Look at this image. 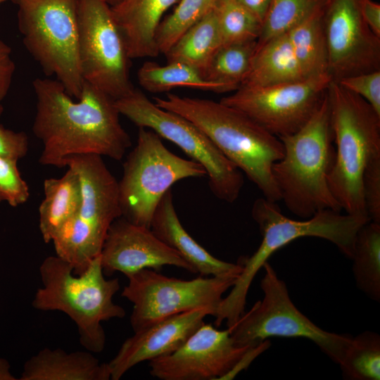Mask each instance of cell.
<instances>
[{
  "label": "cell",
  "instance_id": "6da1fadb",
  "mask_svg": "<svg viewBox=\"0 0 380 380\" xmlns=\"http://www.w3.org/2000/svg\"><path fill=\"white\" fill-rule=\"evenodd\" d=\"M33 132L42 141L39 163L65 167L72 156L94 154L120 160L131 146L120 122L115 100L84 81L75 101L57 80L36 78Z\"/></svg>",
  "mask_w": 380,
  "mask_h": 380
},
{
  "label": "cell",
  "instance_id": "7a4b0ae2",
  "mask_svg": "<svg viewBox=\"0 0 380 380\" xmlns=\"http://www.w3.org/2000/svg\"><path fill=\"white\" fill-rule=\"evenodd\" d=\"M154 103L195 124L265 198L281 201L272 174L273 165L284 152L279 138L243 112L220 101L167 94L165 98L155 97Z\"/></svg>",
  "mask_w": 380,
  "mask_h": 380
},
{
  "label": "cell",
  "instance_id": "3957f363",
  "mask_svg": "<svg viewBox=\"0 0 380 380\" xmlns=\"http://www.w3.org/2000/svg\"><path fill=\"white\" fill-rule=\"evenodd\" d=\"M279 139L284 152L273 165L272 174L286 208L302 219L324 209L341 211L328 184L336 151L327 91L305 125Z\"/></svg>",
  "mask_w": 380,
  "mask_h": 380
},
{
  "label": "cell",
  "instance_id": "277c9868",
  "mask_svg": "<svg viewBox=\"0 0 380 380\" xmlns=\"http://www.w3.org/2000/svg\"><path fill=\"white\" fill-rule=\"evenodd\" d=\"M42 286L32 305L42 311H61L77 325L80 344L93 353L101 352L106 334L101 322L122 318L125 311L113 298L120 289L118 278L106 279L101 254L80 275L60 257L46 258L39 267Z\"/></svg>",
  "mask_w": 380,
  "mask_h": 380
},
{
  "label": "cell",
  "instance_id": "5b68a950",
  "mask_svg": "<svg viewBox=\"0 0 380 380\" xmlns=\"http://www.w3.org/2000/svg\"><path fill=\"white\" fill-rule=\"evenodd\" d=\"M327 96L336 144L329 186L346 213L369 217L362 179L369 160L380 153V115L335 80L329 84Z\"/></svg>",
  "mask_w": 380,
  "mask_h": 380
},
{
  "label": "cell",
  "instance_id": "8992f818",
  "mask_svg": "<svg viewBox=\"0 0 380 380\" xmlns=\"http://www.w3.org/2000/svg\"><path fill=\"white\" fill-rule=\"evenodd\" d=\"M252 216L259 226L262 241L252 255L239 262L242 270L229 293L222 300L224 309L233 315L244 311L253 280L277 251L297 239L312 236L330 241L351 259L357 233L370 220L367 217L341 214L331 209L319 210L309 218L293 220L281 213L277 203L264 197L255 201Z\"/></svg>",
  "mask_w": 380,
  "mask_h": 380
},
{
  "label": "cell",
  "instance_id": "52a82bcc",
  "mask_svg": "<svg viewBox=\"0 0 380 380\" xmlns=\"http://www.w3.org/2000/svg\"><path fill=\"white\" fill-rule=\"evenodd\" d=\"M64 165L78 173L82 199L75 215L52 242L56 255L80 275L101 254L111 224L122 216L118 182L99 155L72 156Z\"/></svg>",
  "mask_w": 380,
  "mask_h": 380
},
{
  "label": "cell",
  "instance_id": "ba28073f",
  "mask_svg": "<svg viewBox=\"0 0 380 380\" xmlns=\"http://www.w3.org/2000/svg\"><path fill=\"white\" fill-rule=\"evenodd\" d=\"M27 50L46 75L78 99L84 80L79 59L77 0H11Z\"/></svg>",
  "mask_w": 380,
  "mask_h": 380
},
{
  "label": "cell",
  "instance_id": "9c48e42d",
  "mask_svg": "<svg viewBox=\"0 0 380 380\" xmlns=\"http://www.w3.org/2000/svg\"><path fill=\"white\" fill-rule=\"evenodd\" d=\"M205 175L200 164L171 152L154 131L139 127L137 144L123 165L118 182L122 217L150 228L159 202L172 185Z\"/></svg>",
  "mask_w": 380,
  "mask_h": 380
},
{
  "label": "cell",
  "instance_id": "30bf717a",
  "mask_svg": "<svg viewBox=\"0 0 380 380\" xmlns=\"http://www.w3.org/2000/svg\"><path fill=\"white\" fill-rule=\"evenodd\" d=\"M120 115L139 127L150 129L177 145L206 172L213 194L227 203L234 202L244 184L243 175L195 124L175 113L163 109L141 90L115 100Z\"/></svg>",
  "mask_w": 380,
  "mask_h": 380
},
{
  "label": "cell",
  "instance_id": "8fae6325",
  "mask_svg": "<svg viewBox=\"0 0 380 380\" xmlns=\"http://www.w3.org/2000/svg\"><path fill=\"white\" fill-rule=\"evenodd\" d=\"M260 281L262 298L230 329L234 344L256 346L270 337L304 338L314 342L332 361L339 364L352 337L325 331L309 319L292 302L285 282L266 262Z\"/></svg>",
  "mask_w": 380,
  "mask_h": 380
},
{
  "label": "cell",
  "instance_id": "7c38bea8",
  "mask_svg": "<svg viewBox=\"0 0 380 380\" xmlns=\"http://www.w3.org/2000/svg\"><path fill=\"white\" fill-rule=\"evenodd\" d=\"M237 277L200 275L184 280L144 269L127 277L128 284L121 295L133 304L130 323L135 332L170 316L198 308H210L215 315L223 294Z\"/></svg>",
  "mask_w": 380,
  "mask_h": 380
},
{
  "label": "cell",
  "instance_id": "4fadbf2b",
  "mask_svg": "<svg viewBox=\"0 0 380 380\" xmlns=\"http://www.w3.org/2000/svg\"><path fill=\"white\" fill-rule=\"evenodd\" d=\"M78 50L84 81L115 100L134 89L127 48L106 0H77Z\"/></svg>",
  "mask_w": 380,
  "mask_h": 380
},
{
  "label": "cell",
  "instance_id": "5bb4252c",
  "mask_svg": "<svg viewBox=\"0 0 380 380\" xmlns=\"http://www.w3.org/2000/svg\"><path fill=\"white\" fill-rule=\"evenodd\" d=\"M332 77L329 73L265 87H241L220 102L236 108L281 138L297 132L322 103Z\"/></svg>",
  "mask_w": 380,
  "mask_h": 380
},
{
  "label": "cell",
  "instance_id": "9a60e30c",
  "mask_svg": "<svg viewBox=\"0 0 380 380\" xmlns=\"http://www.w3.org/2000/svg\"><path fill=\"white\" fill-rule=\"evenodd\" d=\"M323 20L333 80L380 70V37L363 20L358 0H330Z\"/></svg>",
  "mask_w": 380,
  "mask_h": 380
},
{
  "label": "cell",
  "instance_id": "2e32d148",
  "mask_svg": "<svg viewBox=\"0 0 380 380\" xmlns=\"http://www.w3.org/2000/svg\"><path fill=\"white\" fill-rule=\"evenodd\" d=\"M248 347L236 346L230 329L203 323L177 350L150 360L149 373L160 380H220Z\"/></svg>",
  "mask_w": 380,
  "mask_h": 380
},
{
  "label": "cell",
  "instance_id": "e0dca14e",
  "mask_svg": "<svg viewBox=\"0 0 380 380\" xmlns=\"http://www.w3.org/2000/svg\"><path fill=\"white\" fill-rule=\"evenodd\" d=\"M101 260L103 272L108 277L120 272L127 277L144 269L159 272L166 265L195 273L192 267L150 228L134 224L122 216L108 231Z\"/></svg>",
  "mask_w": 380,
  "mask_h": 380
},
{
  "label": "cell",
  "instance_id": "ac0fdd59",
  "mask_svg": "<svg viewBox=\"0 0 380 380\" xmlns=\"http://www.w3.org/2000/svg\"><path fill=\"white\" fill-rule=\"evenodd\" d=\"M214 313L210 308H198L170 316L135 331L108 362L110 379L119 380L137 364L172 353L204 323L206 316Z\"/></svg>",
  "mask_w": 380,
  "mask_h": 380
},
{
  "label": "cell",
  "instance_id": "d6986e66",
  "mask_svg": "<svg viewBox=\"0 0 380 380\" xmlns=\"http://www.w3.org/2000/svg\"><path fill=\"white\" fill-rule=\"evenodd\" d=\"M150 229L165 244L175 250L201 276L239 277L242 265L220 260L199 245L186 231L177 215L171 190L159 202Z\"/></svg>",
  "mask_w": 380,
  "mask_h": 380
},
{
  "label": "cell",
  "instance_id": "ffe728a7",
  "mask_svg": "<svg viewBox=\"0 0 380 380\" xmlns=\"http://www.w3.org/2000/svg\"><path fill=\"white\" fill-rule=\"evenodd\" d=\"M179 0H121L110 6L131 59L156 57V35L164 13Z\"/></svg>",
  "mask_w": 380,
  "mask_h": 380
},
{
  "label": "cell",
  "instance_id": "44dd1931",
  "mask_svg": "<svg viewBox=\"0 0 380 380\" xmlns=\"http://www.w3.org/2000/svg\"><path fill=\"white\" fill-rule=\"evenodd\" d=\"M20 380H109L108 363L91 352L45 348L27 360Z\"/></svg>",
  "mask_w": 380,
  "mask_h": 380
},
{
  "label": "cell",
  "instance_id": "7402d4cb",
  "mask_svg": "<svg viewBox=\"0 0 380 380\" xmlns=\"http://www.w3.org/2000/svg\"><path fill=\"white\" fill-rule=\"evenodd\" d=\"M307 78L284 32L255 48L249 71L241 87H265Z\"/></svg>",
  "mask_w": 380,
  "mask_h": 380
},
{
  "label": "cell",
  "instance_id": "603a6c76",
  "mask_svg": "<svg viewBox=\"0 0 380 380\" xmlns=\"http://www.w3.org/2000/svg\"><path fill=\"white\" fill-rule=\"evenodd\" d=\"M67 167L62 177L44 182V198L39 207V226L45 243L53 241L81 203L80 176L75 169Z\"/></svg>",
  "mask_w": 380,
  "mask_h": 380
},
{
  "label": "cell",
  "instance_id": "cb8c5ba5",
  "mask_svg": "<svg viewBox=\"0 0 380 380\" xmlns=\"http://www.w3.org/2000/svg\"><path fill=\"white\" fill-rule=\"evenodd\" d=\"M222 45L217 17L213 8L183 34L165 55L167 63H184L203 74L210 61Z\"/></svg>",
  "mask_w": 380,
  "mask_h": 380
},
{
  "label": "cell",
  "instance_id": "d4e9b609",
  "mask_svg": "<svg viewBox=\"0 0 380 380\" xmlns=\"http://www.w3.org/2000/svg\"><path fill=\"white\" fill-rule=\"evenodd\" d=\"M325 8L286 32L296 58L308 77L329 73L323 20Z\"/></svg>",
  "mask_w": 380,
  "mask_h": 380
},
{
  "label": "cell",
  "instance_id": "484cf974",
  "mask_svg": "<svg viewBox=\"0 0 380 380\" xmlns=\"http://www.w3.org/2000/svg\"><path fill=\"white\" fill-rule=\"evenodd\" d=\"M137 80L141 87L152 93L167 92L177 87L227 92L223 86L206 80L198 70L177 62L160 65L146 61L137 71Z\"/></svg>",
  "mask_w": 380,
  "mask_h": 380
},
{
  "label": "cell",
  "instance_id": "4316f807",
  "mask_svg": "<svg viewBox=\"0 0 380 380\" xmlns=\"http://www.w3.org/2000/svg\"><path fill=\"white\" fill-rule=\"evenodd\" d=\"M353 272L357 288L380 300V223L369 220L358 230L354 243Z\"/></svg>",
  "mask_w": 380,
  "mask_h": 380
},
{
  "label": "cell",
  "instance_id": "83f0119b",
  "mask_svg": "<svg viewBox=\"0 0 380 380\" xmlns=\"http://www.w3.org/2000/svg\"><path fill=\"white\" fill-rule=\"evenodd\" d=\"M255 46L256 41L222 45L205 68L204 77L227 92L236 91L249 71Z\"/></svg>",
  "mask_w": 380,
  "mask_h": 380
},
{
  "label": "cell",
  "instance_id": "f1b7e54d",
  "mask_svg": "<svg viewBox=\"0 0 380 380\" xmlns=\"http://www.w3.org/2000/svg\"><path fill=\"white\" fill-rule=\"evenodd\" d=\"M341 367L342 376L348 380L380 379V336L363 331L352 337Z\"/></svg>",
  "mask_w": 380,
  "mask_h": 380
},
{
  "label": "cell",
  "instance_id": "f546056e",
  "mask_svg": "<svg viewBox=\"0 0 380 380\" xmlns=\"http://www.w3.org/2000/svg\"><path fill=\"white\" fill-rule=\"evenodd\" d=\"M330 0H271L255 48L324 9Z\"/></svg>",
  "mask_w": 380,
  "mask_h": 380
},
{
  "label": "cell",
  "instance_id": "4dcf8cb0",
  "mask_svg": "<svg viewBox=\"0 0 380 380\" xmlns=\"http://www.w3.org/2000/svg\"><path fill=\"white\" fill-rule=\"evenodd\" d=\"M214 10L222 45L257 42L262 23L236 0H217Z\"/></svg>",
  "mask_w": 380,
  "mask_h": 380
},
{
  "label": "cell",
  "instance_id": "1f68e13d",
  "mask_svg": "<svg viewBox=\"0 0 380 380\" xmlns=\"http://www.w3.org/2000/svg\"><path fill=\"white\" fill-rule=\"evenodd\" d=\"M217 0H179L174 11L161 21L156 32L158 51L165 54L191 27L215 6Z\"/></svg>",
  "mask_w": 380,
  "mask_h": 380
},
{
  "label": "cell",
  "instance_id": "d6a6232c",
  "mask_svg": "<svg viewBox=\"0 0 380 380\" xmlns=\"http://www.w3.org/2000/svg\"><path fill=\"white\" fill-rule=\"evenodd\" d=\"M18 160L0 157V203L6 202L13 207L25 203L29 188L17 166Z\"/></svg>",
  "mask_w": 380,
  "mask_h": 380
},
{
  "label": "cell",
  "instance_id": "836d02e7",
  "mask_svg": "<svg viewBox=\"0 0 380 380\" xmlns=\"http://www.w3.org/2000/svg\"><path fill=\"white\" fill-rule=\"evenodd\" d=\"M363 197L369 220L380 223V153L368 161L362 179Z\"/></svg>",
  "mask_w": 380,
  "mask_h": 380
},
{
  "label": "cell",
  "instance_id": "e575fe53",
  "mask_svg": "<svg viewBox=\"0 0 380 380\" xmlns=\"http://www.w3.org/2000/svg\"><path fill=\"white\" fill-rule=\"evenodd\" d=\"M336 82L365 100L380 115V70L344 77Z\"/></svg>",
  "mask_w": 380,
  "mask_h": 380
},
{
  "label": "cell",
  "instance_id": "d590c367",
  "mask_svg": "<svg viewBox=\"0 0 380 380\" xmlns=\"http://www.w3.org/2000/svg\"><path fill=\"white\" fill-rule=\"evenodd\" d=\"M28 151V137L23 132H15L0 125V157L19 160Z\"/></svg>",
  "mask_w": 380,
  "mask_h": 380
},
{
  "label": "cell",
  "instance_id": "8d00e7d4",
  "mask_svg": "<svg viewBox=\"0 0 380 380\" xmlns=\"http://www.w3.org/2000/svg\"><path fill=\"white\" fill-rule=\"evenodd\" d=\"M15 70L11 47L0 39V103L9 91Z\"/></svg>",
  "mask_w": 380,
  "mask_h": 380
},
{
  "label": "cell",
  "instance_id": "74e56055",
  "mask_svg": "<svg viewBox=\"0 0 380 380\" xmlns=\"http://www.w3.org/2000/svg\"><path fill=\"white\" fill-rule=\"evenodd\" d=\"M270 346V341L267 339L256 346H249L234 366L220 380L234 379L241 371L246 369L253 360Z\"/></svg>",
  "mask_w": 380,
  "mask_h": 380
},
{
  "label": "cell",
  "instance_id": "f35d334b",
  "mask_svg": "<svg viewBox=\"0 0 380 380\" xmlns=\"http://www.w3.org/2000/svg\"><path fill=\"white\" fill-rule=\"evenodd\" d=\"M362 17L372 31L380 37V4L372 0H358Z\"/></svg>",
  "mask_w": 380,
  "mask_h": 380
},
{
  "label": "cell",
  "instance_id": "ab89813d",
  "mask_svg": "<svg viewBox=\"0 0 380 380\" xmlns=\"http://www.w3.org/2000/svg\"><path fill=\"white\" fill-rule=\"evenodd\" d=\"M253 14L262 23L268 11L271 0H236Z\"/></svg>",
  "mask_w": 380,
  "mask_h": 380
},
{
  "label": "cell",
  "instance_id": "60d3db41",
  "mask_svg": "<svg viewBox=\"0 0 380 380\" xmlns=\"http://www.w3.org/2000/svg\"><path fill=\"white\" fill-rule=\"evenodd\" d=\"M18 379L11 372V365L8 361L4 358H0V380H16Z\"/></svg>",
  "mask_w": 380,
  "mask_h": 380
},
{
  "label": "cell",
  "instance_id": "b9f144b4",
  "mask_svg": "<svg viewBox=\"0 0 380 380\" xmlns=\"http://www.w3.org/2000/svg\"><path fill=\"white\" fill-rule=\"evenodd\" d=\"M107 3L110 6H113L118 3H119L121 0H106Z\"/></svg>",
  "mask_w": 380,
  "mask_h": 380
},
{
  "label": "cell",
  "instance_id": "7bdbcfd3",
  "mask_svg": "<svg viewBox=\"0 0 380 380\" xmlns=\"http://www.w3.org/2000/svg\"><path fill=\"white\" fill-rule=\"evenodd\" d=\"M2 111H3V108H2V106H1V105L0 103V116H1V113H2Z\"/></svg>",
  "mask_w": 380,
  "mask_h": 380
},
{
  "label": "cell",
  "instance_id": "ee69618b",
  "mask_svg": "<svg viewBox=\"0 0 380 380\" xmlns=\"http://www.w3.org/2000/svg\"><path fill=\"white\" fill-rule=\"evenodd\" d=\"M6 0H0V4L4 1H6Z\"/></svg>",
  "mask_w": 380,
  "mask_h": 380
}]
</instances>
